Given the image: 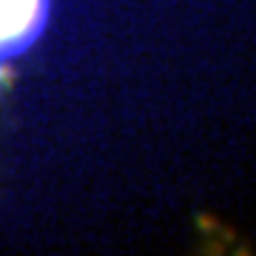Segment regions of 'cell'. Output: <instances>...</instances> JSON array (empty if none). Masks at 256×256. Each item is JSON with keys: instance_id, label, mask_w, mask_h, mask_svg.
Masks as SVG:
<instances>
[{"instance_id": "obj_2", "label": "cell", "mask_w": 256, "mask_h": 256, "mask_svg": "<svg viewBox=\"0 0 256 256\" xmlns=\"http://www.w3.org/2000/svg\"><path fill=\"white\" fill-rule=\"evenodd\" d=\"M0 77H3V68H0Z\"/></svg>"}, {"instance_id": "obj_1", "label": "cell", "mask_w": 256, "mask_h": 256, "mask_svg": "<svg viewBox=\"0 0 256 256\" xmlns=\"http://www.w3.org/2000/svg\"><path fill=\"white\" fill-rule=\"evenodd\" d=\"M52 0H0V63L34 46L48 26Z\"/></svg>"}]
</instances>
